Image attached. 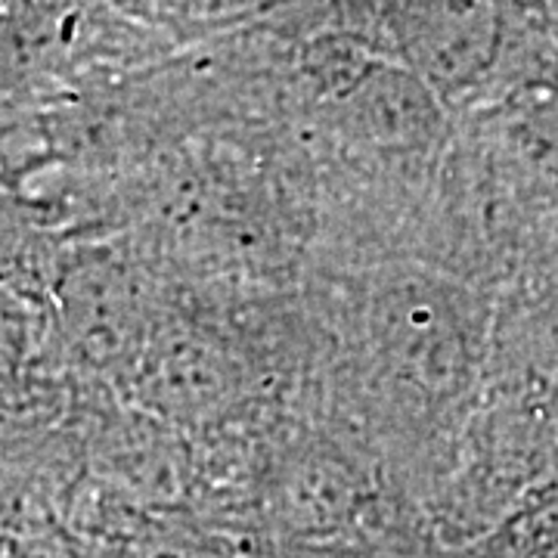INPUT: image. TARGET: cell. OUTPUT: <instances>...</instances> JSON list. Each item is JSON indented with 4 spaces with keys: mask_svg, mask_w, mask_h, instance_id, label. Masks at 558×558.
Masks as SVG:
<instances>
[{
    "mask_svg": "<svg viewBox=\"0 0 558 558\" xmlns=\"http://www.w3.org/2000/svg\"><path fill=\"white\" fill-rule=\"evenodd\" d=\"M354 351L366 395L388 416L440 418L481 379L487 360L484 301L440 267H381L360 289Z\"/></svg>",
    "mask_w": 558,
    "mask_h": 558,
    "instance_id": "6da1fadb",
    "label": "cell"
},
{
    "mask_svg": "<svg viewBox=\"0 0 558 558\" xmlns=\"http://www.w3.org/2000/svg\"><path fill=\"white\" fill-rule=\"evenodd\" d=\"M65 323L78 354L100 373L134 369L153 329L140 277L109 252L78 260L62 286Z\"/></svg>",
    "mask_w": 558,
    "mask_h": 558,
    "instance_id": "7a4b0ae2",
    "label": "cell"
},
{
    "mask_svg": "<svg viewBox=\"0 0 558 558\" xmlns=\"http://www.w3.org/2000/svg\"><path fill=\"white\" fill-rule=\"evenodd\" d=\"M279 519L299 534H326L348 524L360 509V478L336 450H304L277 478Z\"/></svg>",
    "mask_w": 558,
    "mask_h": 558,
    "instance_id": "3957f363",
    "label": "cell"
},
{
    "mask_svg": "<svg viewBox=\"0 0 558 558\" xmlns=\"http://www.w3.org/2000/svg\"><path fill=\"white\" fill-rule=\"evenodd\" d=\"M32 354V314L10 292L0 289V385L20 379Z\"/></svg>",
    "mask_w": 558,
    "mask_h": 558,
    "instance_id": "277c9868",
    "label": "cell"
},
{
    "mask_svg": "<svg viewBox=\"0 0 558 558\" xmlns=\"http://www.w3.org/2000/svg\"><path fill=\"white\" fill-rule=\"evenodd\" d=\"M487 558H549L546 556V546L539 543L537 537H531V534H506V537H499L494 546H490V553Z\"/></svg>",
    "mask_w": 558,
    "mask_h": 558,
    "instance_id": "5b68a950",
    "label": "cell"
}]
</instances>
